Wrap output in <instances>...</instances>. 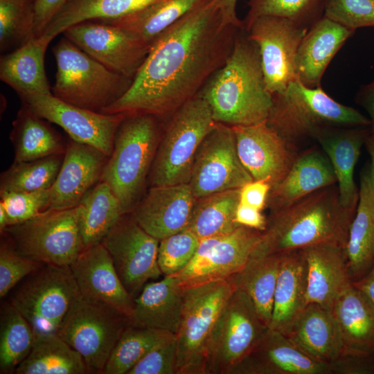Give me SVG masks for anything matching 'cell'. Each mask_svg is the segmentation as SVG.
Wrapping results in <instances>:
<instances>
[{
	"label": "cell",
	"mask_w": 374,
	"mask_h": 374,
	"mask_svg": "<svg viewBox=\"0 0 374 374\" xmlns=\"http://www.w3.org/2000/svg\"><path fill=\"white\" fill-rule=\"evenodd\" d=\"M337 184L326 154L310 149L299 154L286 175L271 186L267 202L271 213L321 188Z\"/></svg>",
	"instance_id": "obj_26"
},
{
	"label": "cell",
	"mask_w": 374,
	"mask_h": 374,
	"mask_svg": "<svg viewBox=\"0 0 374 374\" xmlns=\"http://www.w3.org/2000/svg\"><path fill=\"white\" fill-rule=\"evenodd\" d=\"M241 28L225 21L216 0L189 12L152 42L130 88L101 113L170 116L225 64Z\"/></svg>",
	"instance_id": "obj_1"
},
{
	"label": "cell",
	"mask_w": 374,
	"mask_h": 374,
	"mask_svg": "<svg viewBox=\"0 0 374 374\" xmlns=\"http://www.w3.org/2000/svg\"><path fill=\"white\" fill-rule=\"evenodd\" d=\"M108 157L97 149L72 140L53 186L48 209L77 206L100 179Z\"/></svg>",
	"instance_id": "obj_23"
},
{
	"label": "cell",
	"mask_w": 374,
	"mask_h": 374,
	"mask_svg": "<svg viewBox=\"0 0 374 374\" xmlns=\"http://www.w3.org/2000/svg\"><path fill=\"white\" fill-rule=\"evenodd\" d=\"M212 0H159L128 16L110 21L146 44L189 12Z\"/></svg>",
	"instance_id": "obj_36"
},
{
	"label": "cell",
	"mask_w": 374,
	"mask_h": 374,
	"mask_svg": "<svg viewBox=\"0 0 374 374\" xmlns=\"http://www.w3.org/2000/svg\"><path fill=\"white\" fill-rule=\"evenodd\" d=\"M330 368L332 374H374V353L341 351Z\"/></svg>",
	"instance_id": "obj_51"
},
{
	"label": "cell",
	"mask_w": 374,
	"mask_h": 374,
	"mask_svg": "<svg viewBox=\"0 0 374 374\" xmlns=\"http://www.w3.org/2000/svg\"><path fill=\"white\" fill-rule=\"evenodd\" d=\"M356 102L367 112L371 122L370 132L374 133V81L360 87Z\"/></svg>",
	"instance_id": "obj_55"
},
{
	"label": "cell",
	"mask_w": 374,
	"mask_h": 374,
	"mask_svg": "<svg viewBox=\"0 0 374 374\" xmlns=\"http://www.w3.org/2000/svg\"><path fill=\"white\" fill-rule=\"evenodd\" d=\"M52 52L57 66L52 94L69 104L101 113L133 80L108 69L64 36Z\"/></svg>",
	"instance_id": "obj_6"
},
{
	"label": "cell",
	"mask_w": 374,
	"mask_h": 374,
	"mask_svg": "<svg viewBox=\"0 0 374 374\" xmlns=\"http://www.w3.org/2000/svg\"><path fill=\"white\" fill-rule=\"evenodd\" d=\"M346 253L353 283L362 278L374 260V178L370 166L360 175L359 199L350 226Z\"/></svg>",
	"instance_id": "obj_31"
},
{
	"label": "cell",
	"mask_w": 374,
	"mask_h": 374,
	"mask_svg": "<svg viewBox=\"0 0 374 374\" xmlns=\"http://www.w3.org/2000/svg\"><path fill=\"white\" fill-rule=\"evenodd\" d=\"M364 145L371 158V170L374 178V133H369L366 136Z\"/></svg>",
	"instance_id": "obj_58"
},
{
	"label": "cell",
	"mask_w": 374,
	"mask_h": 374,
	"mask_svg": "<svg viewBox=\"0 0 374 374\" xmlns=\"http://www.w3.org/2000/svg\"><path fill=\"white\" fill-rule=\"evenodd\" d=\"M200 239L186 229L159 240L158 264L164 276H172L188 265L195 254Z\"/></svg>",
	"instance_id": "obj_46"
},
{
	"label": "cell",
	"mask_w": 374,
	"mask_h": 374,
	"mask_svg": "<svg viewBox=\"0 0 374 374\" xmlns=\"http://www.w3.org/2000/svg\"><path fill=\"white\" fill-rule=\"evenodd\" d=\"M78 205L79 227L84 249L101 243L125 215L109 186L100 180L87 193Z\"/></svg>",
	"instance_id": "obj_39"
},
{
	"label": "cell",
	"mask_w": 374,
	"mask_h": 374,
	"mask_svg": "<svg viewBox=\"0 0 374 374\" xmlns=\"http://www.w3.org/2000/svg\"><path fill=\"white\" fill-rule=\"evenodd\" d=\"M159 0H68L42 35L54 39L69 27L88 20L110 21L136 12Z\"/></svg>",
	"instance_id": "obj_38"
},
{
	"label": "cell",
	"mask_w": 374,
	"mask_h": 374,
	"mask_svg": "<svg viewBox=\"0 0 374 374\" xmlns=\"http://www.w3.org/2000/svg\"><path fill=\"white\" fill-rule=\"evenodd\" d=\"M247 4L249 10L242 20L244 30L262 16L285 18L310 28L323 17L325 0H248Z\"/></svg>",
	"instance_id": "obj_44"
},
{
	"label": "cell",
	"mask_w": 374,
	"mask_h": 374,
	"mask_svg": "<svg viewBox=\"0 0 374 374\" xmlns=\"http://www.w3.org/2000/svg\"><path fill=\"white\" fill-rule=\"evenodd\" d=\"M16 374L89 373L80 354L57 333L35 336L28 356L16 368Z\"/></svg>",
	"instance_id": "obj_37"
},
{
	"label": "cell",
	"mask_w": 374,
	"mask_h": 374,
	"mask_svg": "<svg viewBox=\"0 0 374 374\" xmlns=\"http://www.w3.org/2000/svg\"><path fill=\"white\" fill-rule=\"evenodd\" d=\"M125 114L100 179L109 186L123 215L133 212L140 200L162 134L159 117Z\"/></svg>",
	"instance_id": "obj_4"
},
{
	"label": "cell",
	"mask_w": 374,
	"mask_h": 374,
	"mask_svg": "<svg viewBox=\"0 0 374 374\" xmlns=\"http://www.w3.org/2000/svg\"><path fill=\"white\" fill-rule=\"evenodd\" d=\"M10 226L9 219L2 206L0 205V231L2 233Z\"/></svg>",
	"instance_id": "obj_59"
},
{
	"label": "cell",
	"mask_w": 374,
	"mask_h": 374,
	"mask_svg": "<svg viewBox=\"0 0 374 374\" xmlns=\"http://www.w3.org/2000/svg\"><path fill=\"white\" fill-rule=\"evenodd\" d=\"M63 159L62 154H56L30 161L14 162L1 174L0 194L51 188L56 179Z\"/></svg>",
	"instance_id": "obj_43"
},
{
	"label": "cell",
	"mask_w": 374,
	"mask_h": 374,
	"mask_svg": "<svg viewBox=\"0 0 374 374\" xmlns=\"http://www.w3.org/2000/svg\"><path fill=\"white\" fill-rule=\"evenodd\" d=\"M171 334L174 333L129 323L114 348L103 373L127 374L152 348Z\"/></svg>",
	"instance_id": "obj_42"
},
{
	"label": "cell",
	"mask_w": 374,
	"mask_h": 374,
	"mask_svg": "<svg viewBox=\"0 0 374 374\" xmlns=\"http://www.w3.org/2000/svg\"><path fill=\"white\" fill-rule=\"evenodd\" d=\"M262 234L240 226L229 233L202 239L188 265L172 276L183 289L227 280L244 267Z\"/></svg>",
	"instance_id": "obj_13"
},
{
	"label": "cell",
	"mask_w": 374,
	"mask_h": 374,
	"mask_svg": "<svg viewBox=\"0 0 374 374\" xmlns=\"http://www.w3.org/2000/svg\"><path fill=\"white\" fill-rule=\"evenodd\" d=\"M62 34L108 69L131 79L139 70L150 48L126 30L102 21H82L67 28Z\"/></svg>",
	"instance_id": "obj_18"
},
{
	"label": "cell",
	"mask_w": 374,
	"mask_h": 374,
	"mask_svg": "<svg viewBox=\"0 0 374 374\" xmlns=\"http://www.w3.org/2000/svg\"><path fill=\"white\" fill-rule=\"evenodd\" d=\"M267 329L249 295L235 289L221 314L213 336L206 374H231L253 350Z\"/></svg>",
	"instance_id": "obj_12"
},
{
	"label": "cell",
	"mask_w": 374,
	"mask_h": 374,
	"mask_svg": "<svg viewBox=\"0 0 374 374\" xmlns=\"http://www.w3.org/2000/svg\"><path fill=\"white\" fill-rule=\"evenodd\" d=\"M374 304V260L368 273L360 280L353 283Z\"/></svg>",
	"instance_id": "obj_57"
},
{
	"label": "cell",
	"mask_w": 374,
	"mask_h": 374,
	"mask_svg": "<svg viewBox=\"0 0 374 374\" xmlns=\"http://www.w3.org/2000/svg\"><path fill=\"white\" fill-rule=\"evenodd\" d=\"M323 16L354 32L374 27V0H325Z\"/></svg>",
	"instance_id": "obj_47"
},
{
	"label": "cell",
	"mask_w": 374,
	"mask_h": 374,
	"mask_svg": "<svg viewBox=\"0 0 374 374\" xmlns=\"http://www.w3.org/2000/svg\"><path fill=\"white\" fill-rule=\"evenodd\" d=\"M235 289L229 279L184 289L180 323L175 333L176 374H206L213 336Z\"/></svg>",
	"instance_id": "obj_8"
},
{
	"label": "cell",
	"mask_w": 374,
	"mask_h": 374,
	"mask_svg": "<svg viewBox=\"0 0 374 374\" xmlns=\"http://www.w3.org/2000/svg\"><path fill=\"white\" fill-rule=\"evenodd\" d=\"M271 185L253 180L240 188V202L262 211L266 206Z\"/></svg>",
	"instance_id": "obj_52"
},
{
	"label": "cell",
	"mask_w": 374,
	"mask_h": 374,
	"mask_svg": "<svg viewBox=\"0 0 374 374\" xmlns=\"http://www.w3.org/2000/svg\"><path fill=\"white\" fill-rule=\"evenodd\" d=\"M34 37V0H0L1 52H10Z\"/></svg>",
	"instance_id": "obj_45"
},
{
	"label": "cell",
	"mask_w": 374,
	"mask_h": 374,
	"mask_svg": "<svg viewBox=\"0 0 374 374\" xmlns=\"http://www.w3.org/2000/svg\"><path fill=\"white\" fill-rule=\"evenodd\" d=\"M125 215L102 241L127 291L135 299L147 282L161 274L157 256L159 240Z\"/></svg>",
	"instance_id": "obj_15"
},
{
	"label": "cell",
	"mask_w": 374,
	"mask_h": 374,
	"mask_svg": "<svg viewBox=\"0 0 374 374\" xmlns=\"http://www.w3.org/2000/svg\"><path fill=\"white\" fill-rule=\"evenodd\" d=\"M354 31L323 16L307 31L296 57L297 78L311 88L321 87L328 64Z\"/></svg>",
	"instance_id": "obj_27"
},
{
	"label": "cell",
	"mask_w": 374,
	"mask_h": 374,
	"mask_svg": "<svg viewBox=\"0 0 374 374\" xmlns=\"http://www.w3.org/2000/svg\"><path fill=\"white\" fill-rule=\"evenodd\" d=\"M286 336L311 357L330 366L343 348L331 310L315 303L306 306Z\"/></svg>",
	"instance_id": "obj_32"
},
{
	"label": "cell",
	"mask_w": 374,
	"mask_h": 374,
	"mask_svg": "<svg viewBox=\"0 0 374 374\" xmlns=\"http://www.w3.org/2000/svg\"><path fill=\"white\" fill-rule=\"evenodd\" d=\"M235 221L241 226L260 231H264L267 226V219L260 210L240 202L236 209Z\"/></svg>",
	"instance_id": "obj_54"
},
{
	"label": "cell",
	"mask_w": 374,
	"mask_h": 374,
	"mask_svg": "<svg viewBox=\"0 0 374 374\" xmlns=\"http://www.w3.org/2000/svg\"><path fill=\"white\" fill-rule=\"evenodd\" d=\"M225 21L238 27L243 28L242 20L237 15V3L238 0H216Z\"/></svg>",
	"instance_id": "obj_56"
},
{
	"label": "cell",
	"mask_w": 374,
	"mask_h": 374,
	"mask_svg": "<svg viewBox=\"0 0 374 374\" xmlns=\"http://www.w3.org/2000/svg\"><path fill=\"white\" fill-rule=\"evenodd\" d=\"M43 264L18 253L10 243L0 248V297H5L26 276Z\"/></svg>",
	"instance_id": "obj_49"
},
{
	"label": "cell",
	"mask_w": 374,
	"mask_h": 374,
	"mask_svg": "<svg viewBox=\"0 0 374 374\" xmlns=\"http://www.w3.org/2000/svg\"><path fill=\"white\" fill-rule=\"evenodd\" d=\"M0 321V373H14L30 353L35 333L10 301L2 305Z\"/></svg>",
	"instance_id": "obj_41"
},
{
	"label": "cell",
	"mask_w": 374,
	"mask_h": 374,
	"mask_svg": "<svg viewBox=\"0 0 374 374\" xmlns=\"http://www.w3.org/2000/svg\"><path fill=\"white\" fill-rule=\"evenodd\" d=\"M184 289L172 276L147 283L134 299L129 323L175 334L179 328Z\"/></svg>",
	"instance_id": "obj_28"
},
{
	"label": "cell",
	"mask_w": 374,
	"mask_h": 374,
	"mask_svg": "<svg viewBox=\"0 0 374 374\" xmlns=\"http://www.w3.org/2000/svg\"><path fill=\"white\" fill-rule=\"evenodd\" d=\"M239 203L240 188L196 199L187 229L200 240L229 233L241 226L235 221Z\"/></svg>",
	"instance_id": "obj_40"
},
{
	"label": "cell",
	"mask_w": 374,
	"mask_h": 374,
	"mask_svg": "<svg viewBox=\"0 0 374 374\" xmlns=\"http://www.w3.org/2000/svg\"><path fill=\"white\" fill-rule=\"evenodd\" d=\"M68 0H34L35 35L41 36L54 16Z\"/></svg>",
	"instance_id": "obj_53"
},
{
	"label": "cell",
	"mask_w": 374,
	"mask_h": 374,
	"mask_svg": "<svg viewBox=\"0 0 374 374\" xmlns=\"http://www.w3.org/2000/svg\"><path fill=\"white\" fill-rule=\"evenodd\" d=\"M331 311L341 335V351L374 353V304L362 291L352 284Z\"/></svg>",
	"instance_id": "obj_33"
},
{
	"label": "cell",
	"mask_w": 374,
	"mask_h": 374,
	"mask_svg": "<svg viewBox=\"0 0 374 374\" xmlns=\"http://www.w3.org/2000/svg\"><path fill=\"white\" fill-rule=\"evenodd\" d=\"M129 319L112 306L82 295L73 302L57 334L82 357L89 373H103Z\"/></svg>",
	"instance_id": "obj_10"
},
{
	"label": "cell",
	"mask_w": 374,
	"mask_h": 374,
	"mask_svg": "<svg viewBox=\"0 0 374 374\" xmlns=\"http://www.w3.org/2000/svg\"><path fill=\"white\" fill-rule=\"evenodd\" d=\"M239 159L253 180L271 186L288 172L299 153L267 121L232 127Z\"/></svg>",
	"instance_id": "obj_19"
},
{
	"label": "cell",
	"mask_w": 374,
	"mask_h": 374,
	"mask_svg": "<svg viewBox=\"0 0 374 374\" xmlns=\"http://www.w3.org/2000/svg\"><path fill=\"white\" fill-rule=\"evenodd\" d=\"M272 96L273 105L267 121L294 145L306 138H314L325 127H368L371 124L368 117L336 101L321 87H308L299 79Z\"/></svg>",
	"instance_id": "obj_5"
},
{
	"label": "cell",
	"mask_w": 374,
	"mask_h": 374,
	"mask_svg": "<svg viewBox=\"0 0 374 374\" xmlns=\"http://www.w3.org/2000/svg\"><path fill=\"white\" fill-rule=\"evenodd\" d=\"M45 121L22 106L13 121L10 134L15 150L14 162L64 154L66 148L61 137Z\"/></svg>",
	"instance_id": "obj_35"
},
{
	"label": "cell",
	"mask_w": 374,
	"mask_h": 374,
	"mask_svg": "<svg viewBox=\"0 0 374 374\" xmlns=\"http://www.w3.org/2000/svg\"><path fill=\"white\" fill-rule=\"evenodd\" d=\"M370 133L366 127H328L314 136L329 159L337 179L341 204L356 208L359 189L354 179L356 163L365 139Z\"/></svg>",
	"instance_id": "obj_25"
},
{
	"label": "cell",
	"mask_w": 374,
	"mask_h": 374,
	"mask_svg": "<svg viewBox=\"0 0 374 374\" xmlns=\"http://www.w3.org/2000/svg\"><path fill=\"white\" fill-rule=\"evenodd\" d=\"M308 269L301 249L284 253L269 328L287 335L308 305Z\"/></svg>",
	"instance_id": "obj_29"
},
{
	"label": "cell",
	"mask_w": 374,
	"mask_h": 374,
	"mask_svg": "<svg viewBox=\"0 0 374 374\" xmlns=\"http://www.w3.org/2000/svg\"><path fill=\"white\" fill-rule=\"evenodd\" d=\"M70 267L82 295L105 303L129 319L134 299L125 288L102 242L85 248Z\"/></svg>",
	"instance_id": "obj_22"
},
{
	"label": "cell",
	"mask_w": 374,
	"mask_h": 374,
	"mask_svg": "<svg viewBox=\"0 0 374 374\" xmlns=\"http://www.w3.org/2000/svg\"><path fill=\"white\" fill-rule=\"evenodd\" d=\"M253 180L239 159L232 127L217 123L195 157L188 182L194 197L240 188Z\"/></svg>",
	"instance_id": "obj_14"
},
{
	"label": "cell",
	"mask_w": 374,
	"mask_h": 374,
	"mask_svg": "<svg viewBox=\"0 0 374 374\" xmlns=\"http://www.w3.org/2000/svg\"><path fill=\"white\" fill-rule=\"evenodd\" d=\"M308 269L307 300L331 310L341 294L353 284L346 248L332 243L301 249Z\"/></svg>",
	"instance_id": "obj_24"
},
{
	"label": "cell",
	"mask_w": 374,
	"mask_h": 374,
	"mask_svg": "<svg viewBox=\"0 0 374 374\" xmlns=\"http://www.w3.org/2000/svg\"><path fill=\"white\" fill-rule=\"evenodd\" d=\"M197 96L208 103L217 123L234 127L267 120L273 96L266 87L259 48L243 28L225 64Z\"/></svg>",
	"instance_id": "obj_2"
},
{
	"label": "cell",
	"mask_w": 374,
	"mask_h": 374,
	"mask_svg": "<svg viewBox=\"0 0 374 374\" xmlns=\"http://www.w3.org/2000/svg\"><path fill=\"white\" fill-rule=\"evenodd\" d=\"M308 29L285 18L262 16L245 30L259 48L266 87L272 96L298 79L296 54Z\"/></svg>",
	"instance_id": "obj_17"
},
{
	"label": "cell",
	"mask_w": 374,
	"mask_h": 374,
	"mask_svg": "<svg viewBox=\"0 0 374 374\" xmlns=\"http://www.w3.org/2000/svg\"><path fill=\"white\" fill-rule=\"evenodd\" d=\"M231 374H332L330 366L311 357L286 335L268 328Z\"/></svg>",
	"instance_id": "obj_20"
},
{
	"label": "cell",
	"mask_w": 374,
	"mask_h": 374,
	"mask_svg": "<svg viewBox=\"0 0 374 374\" xmlns=\"http://www.w3.org/2000/svg\"><path fill=\"white\" fill-rule=\"evenodd\" d=\"M177 339L171 334L152 348L127 374H176Z\"/></svg>",
	"instance_id": "obj_50"
},
{
	"label": "cell",
	"mask_w": 374,
	"mask_h": 374,
	"mask_svg": "<svg viewBox=\"0 0 374 374\" xmlns=\"http://www.w3.org/2000/svg\"><path fill=\"white\" fill-rule=\"evenodd\" d=\"M51 188L30 192L1 193L0 205L9 219L10 226L21 223L48 209Z\"/></svg>",
	"instance_id": "obj_48"
},
{
	"label": "cell",
	"mask_w": 374,
	"mask_h": 374,
	"mask_svg": "<svg viewBox=\"0 0 374 374\" xmlns=\"http://www.w3.org/2000/svg\"><path fill=\"white\" fill-rule=\"evenodd\" d=\"M284 253L251 257L229 280L251 299L263 323L269 328L274 297Z\"/></svg>",
	"instance_id": "obj_34"
},
{
	"label": "cell",
	"mask_w": 374,
	"mask_h": 374,
	"mask_svg": "<svg viewBox=\"0 0 374 374\" xmlns=\"http://www.w3.org/2000/svg\"><path fill=\"white\" fill-rule=\"evenodd\" d=\"M26 106L39 117L62 127L78 143L91 146L109 157L117 129L125 113L103 114L64 102L53 94L21 97Z\"/></svg>",
	"instance_id": "obj_16"
},
{
	"label": "cell",
	"mask_w": 374,
	"mask_h": 374,
	"mask_svg": "<svg viewBox=\"0 0 374 374\" xmlns=\"http://www.w3.org/2000/svg\"><path fill=\"white\" fill-rule=\"evenodd\" d=\"M355 211L341 204L336 184L318 190L271 213L251 257L284 253L322 243L346 248Z\"/></svg>",
	"instance_id": "obj_3"
},
{
	"label": "cell",
	"mask_w": 374,
	"mask_h": 374,
	"mask_svg": "<svg viewBox=\"0 0 374 374\" xmlns=\"http://www.w3.org/2000/svg\"><path fill=\"white\" fill-rule=\"evenodd\" d=\"M217 123L198 96L177 108L161 134L150 172L152 186L188 183L196 153Z\"/></svg>",
	"instance_id": "obj_7"
},
{
	"label": "cell",
	"mask_w": 374,
	"mask_h": 374,
	"mask_svg": "<svg viewBox=\"0 0 374 374\" xmlns=\"http://www.w3.org/2000/svg\"><path fill=\"white\" fill-rule=\"evenodd\" d=\"M53 39L42 35L23 46L4 53L0 59V78L19 97L52 94L45 68L44 57Z\"/></svg>",
	"instance_id": "obj_30"
},
{
	"label": "cell",
	"mask_w": 374,
	"mask_h": 374,
	"mask_svg": "<svg viewBox=\"0 0 374 374\" xmlns=\"http://www.w3.org/2000/svg\"><path fill=\"white\" fill-rule=\"evenodd\" d=\"M195 202L188 183L152 186L132 216L160 240L187 229Z\"/></svg>",
	"instance_id": "obj_21"
},
{
	"label": "cell",
	"mask_w": 374,
	"mask_h": 374,
	"mask_svg": "<svg viewBox=\"0 0 374 374\" xmlns=\"http://www.w3.org/2000/svg\"><path fill=\"white\" fill-rule=\"evenodd\" d=\"M18 284L10 302L35 336L57 333L80 291L70 266L43 264Z\"/></svg>",
	"instance_id": "obj_11"
},
{
	"label": "cell",
	"mask_w": 374,
	"mask_h": 374,
	"mask_svg": "<svg viewBox=\"0 0 374 374\" xmlns=\"http://www.w3.org/2000/svg\"><path fill=\"white\" fill-rule=\"evenodd\" d=\"M80 206L46 209L8 226L10 244L20 255L42 264L70 266L84 249L79 227Z\"/></svg>",
	"instance_id": "obj_9"
}]
</instances>
